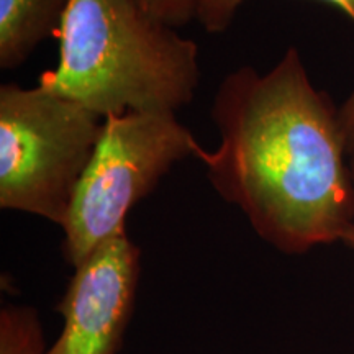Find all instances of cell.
<instances>
[{"instance_id":"1","label":"cell","mask_w":354,"mask_h":354,"mask_svg":"<svg viewBox=\"0 0 354 354\" xmlns=\"http://www.w3.org/2000/svg\"><path fill=\"white\" fill-rule=\"evenodd\" d=\"M210 117L220 145L197 159L261 240L286 254L343 241L354 223L346 136L339 109L313 86L297 48L266 73H228Z\"/></svg>"},{"instance_id":"2","label":"cell","mask_w":354,"mask_h":354,"mask_svg":"<svg viewBox=\"0 0 354 354\" xmlns=\"http://www.w3.org/2000/svg\"><path fill=\"white\" fill-rule=\"evenodd\" d=\"M55 69L41 86L107 118L177 113L196 99L198 46L136 0H71Z\"/></svg>"},{"instance_id":"3","label":"cell","mask_w":354,"mask_h":354,"mask_svg":"<svg viewBox=\"0 0 354 354\" xmlns=\"http://www.w3.org/2000/svg\"><path fill=\"white\" fill-rule=\"evenodd\" d=\"M105 118L41 86H0V209L63 227Z\"/></svg>"},{"instance_id":"4","label":"cell","mask_w":354,"mask_h":354,"mask_svg":"<svg viewBox=\"0 0 354 354\" xmlns=\"http://www.w3.org/2000/svg\"><path fill=\"white\" fill-rule=\"evenodd\" d=\"M202 151L176 113L107 117L63 223V253L77 268L105 241L127 233V216L176 162Z\"/></svg>"},{"instance_id":"5","label":"cell","mask_w":354,"mask_h":354,"mask_svg":"<svg viewBox=\"0 0 354 354\" xmlns=\"http://www.w3.org/2000/svg\"><path fill=\"white\" fill-rule=\"evenodd\" d=\"M141 251L127 233L92 251L71 277L57 312L64 325L46 354H117L130 323Z\"/></svg>"},{"instance_id":"6","label":"cell","mask_w":354,"mask_h":354,"mask_svg":"<svg viewBox=\"0 0 354 354\" xmlns=\"http://www.w3.org/2000/svg\"><path fill=\"white\" fill-rule=\"evenodd\" d=\"M71 0H0V68H19L57 35Z\"/></svg>"},{"instance_id":"7","label":"cell","mask_w":354,"mask_h":354,"mask_svg":"<svg viewBox=\"0 0 354 354\" xmlns=\"http://www.w3.org/2000/svg\"><path fill=\"white\" fill-rule=\"evenodd\" d=\"M37 308L7 305L0 312V354H46Z\"/></svg>"},{"instance_id":"8","label":"cell","mask_w":354,"mask_h":354,"mask_svg":"<svg viewBox=\"0 0 354 354\" xmlns=\"http://www.w3.org/2000/svg\"><path fill=\"white\" fill-rule=\"evenodd\" d=\"M246 0H198L197 20L209 33H221L233 24L234 15ZM343 12L354 24V0H323Z\"/></svg>"},{"instance_id":"9","label":"cell","mask_w":354,"mask_h":354,"mask_svg":"<svg viewBox=\"0 0 354 354\" xmlns=\"http://www.w3.org/2000/svg\"><path fill=\"white\" fill-rule=\"evenodd\" d=\"M146 12L162 24L180 28L197 20L198 0H136Z\"/></svg>"},{"instance_id":"10","label":"cell","mask_w":354,"mask_h":354,"mask_svg":"<svg viewBox=\"0 0 354 354\" xmlns=\"http://www.w3.org/2000/svg\"><path fill=\"white\" fill-rule=\"evenodd\" d=\"M339 118H342L343 131L346 136L348 151L351 154L354 151V88L339 107Z\"/></svg>"},{"instance_id":"11","label":"cell","mask_w":354,"mask_h":354,"mask_svg":"<svg viewBox=\"0 0 354 354\" xmlns=\"http://www.w3.org/2000/svg\"><path fill=\"white\" fill-rule=\"evenodd\" d=\"M349 162H351V171H353V177H354V151L349 154ZM342 243H344V245H346L349 250H351L354 253V223L351 225V228L348 230L346 234H344Z\"/></svg>"}]
</instances>
